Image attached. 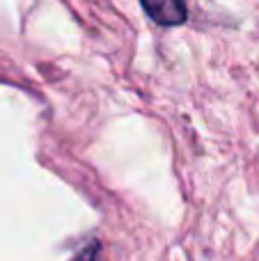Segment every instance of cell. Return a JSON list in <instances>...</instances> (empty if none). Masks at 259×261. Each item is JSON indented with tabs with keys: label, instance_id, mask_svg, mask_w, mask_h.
Masks as SVG:
<instances>
[{
	"label": "cell",
	"instance_id": "cell-1",
	"mask_svg": "<svg viewBox=\"0 0 259 261\" xmlns=\"http://www.w3.org/2000/svg\"><path fill=\"white\" fill-rule=\"evenodd\" d=\"M140 5L159 25H179L188 16L184 0H140Z\"/></svg>",
	"mask_w": 259,
	"mask_h": 261
},
{
	"label": "cell",
	"instance_id": "cell-2",
	"mask_svg": "<svg viewBox=\"0 0 259 261\" xmlns=\"http://www.w3.org/2000/svg\"><path fill=\"white\" fill-rule=\"evenodd\" d=\"M71 261H99V245H90L87 250H83L81 254H78L76 259H71Z\"/></svg>",
	"mask_w": 259,
	"mask_h": 261
}]
</instances>
